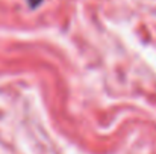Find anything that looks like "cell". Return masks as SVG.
Wrapping results in <instances>:
<instances>
[{
    "instance_id": "6da1fadb",
    "label": "cell",
    "mask_w": 156,
    "mask_h": 154,
    "mask_svg": "<svg viewBox=\"0 0 156 154\" xmlns=\"http://www.w3.org/2000/svg\"><path fill=\"white\" fill-rule=\"evenodd\" d=\"M41 2H43V0H27V3H29V6H30V8H37Z\"/></svg>"
}]
</instances>
